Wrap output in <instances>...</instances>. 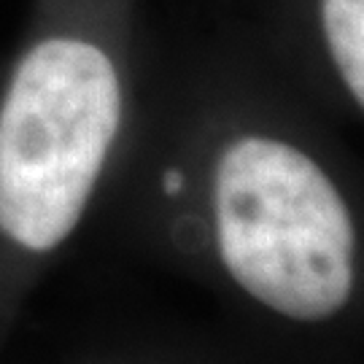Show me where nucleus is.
<instances>
[{
  "mask_svg": "<svg viewBox=\"0 0 364 364\" xmlns=\"http://www.w3.org/2000/svg\"><path fill=\"white\" fill-rule=\"evenodd\" d=\"M154 52L146 0H30L0 70V356L103 216Z\"/></svg>",
  "mask_w": 364,
  "mask_h": 364,
  "instance_id": "obj_1",
  "label": "nucleus"
},
{
  "mask_svg": "<svg viewBox=\"0 0 364 364\" xmlns=\"http://www.w3.org/2000/svg\"><path fill=\"white\" fill-rule=\"evenodd\" d=\"M240 11L302 95L364 119V0H243Z\"/></svg>",
  "mask_w": 364,
  "mask_h": 364,
  "instance_id": "obj_2",
  "label": "nucleus"
},
{
  "mask_svg": "<svg viewBox=\"0 0 364 364\" xmlns=\"http://www.w3.org/2000/svg\"><path fill=\"white\" fill-rule=\"evenodd\" d=\"M0 364H22L19 359H14V356H3ZM25 364H122V362H114V359H103V356H97V353H84V351H70V346H68L65 340H57L52 348L46 353H30L25 359Z\"/></svg>",
  "mask_w": 364,
  "mask_h": 364,
  "instance_id": "obj_3",
  "label": "nucleus"
}]
</instances>
